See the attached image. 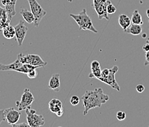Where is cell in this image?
Here are the masks:
<instances>
[{
	"mask_svg": "<svg viewBox=\"0 0 149 127\" xmlns=\"http://www.w3.org/2000/svg\"><path fill=\"white\" fill-rule=\"evenodd\" d=\"M84 107V115H86L90 110L96 107H100L102 104L109 99V96L105 94L103 89L95 88L93 90H88L81 98Z\"/></svg>",
	"mask_w": 149,
	"mask_h": 127,
	"instance_id": "1",
	"label": "cell"
},
{
	"mask_svg": "<svg viewBox=\"0 0 149 127\" xmlns=\"http://www.w3.org/2000/svg\"><path fill=\"white\" fill-rule=\"evenodd\" d=\"M70 16L78 24L80 30H89V31H92L94 33L98 32V31L94 27L93 24H92V19L88 16L86 9H83V10L81 12H80L79 14L74 15L71 13Z\"/></svg>",
	"mask_w": 149,
	"mask_h": 127,
	"instance_id": "2",
	"label": "cell"
},
{
	"mask_svg": "<svg viewBox=\"0 0 149 127\" xmlns=\"http://www.w3.org/2000/svg\"><path fill=\"white\" fill-rule=\"evenodd\" d=\"M27 115V124L30 127H39L44 126L45 124V119L42 115H38L33 109L27 107L25 110Z\"/></svg>",
	"mask_w": 149,
	"mask_h": 127,
	"instance_id": "3",
	"label": "cell"
},
{
	"mask_svg": "<svg viewBox=\"0 0 149 127\" xmlns=\"http://www.w3.org/2000/svg\"><path fill=\"white\" fill-rule=\"evenodd\" d=\"M27 2L30 5L31 12L33 13L34 18H35V20H34L33 22L34 26L36 27H38L41 21L46 16L47 12L41 8V6L36 0H27Z\"/></svg>",
	"mask_w": 149,
	"mask_h": 127,
	"instance_id": "4",
	"label": "cell"
},
{
	"mask_svg": "<svg viewBox=\"0 0 149 127\" xmlns=\"http://www.w3.org/2000/svg\"><path fill=\"white\" fill-rule=\"evenodd\" d=\"M34 100H35V98H34L33 93L30 92V89L26 88L24 89L22 96L21 97V100L19 101H16V107H18V110L19 111L25 110L27 107L31 106Z\"/></svg>",
	"mask_w": 149,
	"mask_h": 127,
	"instance_id": "5",
	"label": "cell"
},
{
	"mask_svg": "<svg viewBox=\"0 0 149 127\" xmlns=\"http://www.w3.org/2000/svg\"><path fill=\"white\" fill-rule=\"evenodd\" d=\"M118 69H119V68H118V66H113L111 68L109 69V74L107 77H99L97 79L101 81L102 82H104L106 85H109V86H111L114 89L117 90L118 91H120V88L119 85L118 84L115 79V74L118 71Z\"/></svg>",
	"mask_w": 149,
	"mask_h": 127,
	"instance_id": "6",
	"label": "cell"
},
{
	"mask_svg": "<svg viewBox=\"0 0 149 127\" xmlns=\"http://www.w3.org/2000/svg\"><path fill=\"white\" fill-rule=\"evenodd\" d=\"M15 31H16V38L17 41L19 46H22L24 41V38L26 37L28 29L24 24V21H20L17 25L15 26Z\"/></svg>",
	"mask_w": 149,
	"mask_h": 127,
	"instance_id": "7",
	"label": "cell"
},
{
	"mask_svg": "<svg viewBox=\"0 0 149 127\" xmlns=\"http://www.w3.org/2000/svg\"><path fill=\"white\" fill-rule=\"evenodd\" d=\"M21 117L20 111L15 110L13 107L6 109V115H5V121H7L9 125H14L17 124Z\"/></svg>",
	"mask_w": 149,
	"mask_h": 127,
	"instance_id": "8",
	"label": "cell"
},
{
	"mask_svg": "<svg viewBox=\"0 0 149 127\" xmlns=\"http://www.w3.org/2000/svg\"><path fill=\"white\" fill-rule=\"evenodd\" d=\"M17 0H2V5L8 14V19L11 21L12 19L16 16V5Z\"/></svg>",
	"mask_w": 149,
	"mask_h": 127,
	"instance_id": "9",
	"label": "cell"
},
{
	"mask_svg": "<svg viewBox=\"0 0 149 127\" xmlns=\"http://www.w3.org/2000/svg\"><path fill=\"white\" fill-rule=\"evenodd\" d=\"M26 63L33 65V66H40V67H44L47 64V63L45 62L41 59L39 55H27Z\"/></svg>",
	"mask_w": 149,
	"mask_h": 127,
	"instance_id": "10",
	"label": "cell"
},
{
	"mask_svg": "<svg viewBox=\"0 0 149 127\" xmlns=\"http://www.w3.org/2000/svg\"><path fill=\"white\" fill-rule=\"evenodd\" d=\"M107 5H108V0L106 1V3L93 7L100 20L103 19H106V20H109V18L108 16V13H107V9H106L107 8Z\"/></svg>",
	"mask_w": 149,
	"mask_h": 127,
	"instance_id": "11",
	"label": "cell"
},
{
	"mask_svg": "<svg viewBox=\"0 0 149 127\" xmlns=\"http://www.w3.org/2000/svg\"><path fill=\"white\" fill-rule=\"evenodd\" d=\"M49 89L54 90L55 92H58L60 90L61 82H60V74H54L52 76L49 81Z\"/></svg>",
	"mask_w": 149,
	"mask_h": 127,
	"instance_id": "12",
	"label": "cell"
},
{
	"mask_svg": "<svg viewBox=\"0 0 149 127\" xmlns=\"http://www.w3.org/2000/svg\"><path fill=\"white\" fill-rule=\"evenodd\" d=\"M10 21L8 19V14L5 8H2L0 6V31L5 28L7 26L10 25Z\"/></svg>",
	"mask_w": 149,
	"mask_h": 127,
	"instance_id": "13",
	"label": "cell"
},
{
	"mask_svg": "<svg viewBox=\"0 0 149 127\" xmlns=\"http://www.w3.org/2000/svg\"><path fill=\"white\" fill-rule=\"evenodd\" d=\"M22 63L19 61V59L16 60L13 63H10L9 65H4L0 63V71H15L16 69L19 68L21 66H22Z\"/></svg>",
	"mask_w": 149,
	"mask_h": 127,
	"instance_id": "14",
	"label": "cell"
},
{
	"mask_svg": "<svg viewBox=\"0 0 149 127\" xmlns=\"http://www.w3.org/2000/svg\"><path fill=\"white\" fill-rule=\"evenodd\" d=\"M49 108L52 113L56 114L57 113H58L60 110H61L63 109V106H62V103L61 101H59L58 99H53L49 101Z\"/></svg>",
	"mask_w": 149,
	"mask_h": 127,
	"instance_id": "15",
	"label": "cell"
},
{
	"mask_svg": "<svg viewBox=\"0 0 149 127\" xmlns=\"http://www.w3.org/2000/svg\"><path fill=\"white\" fill-rule=\"evenodd\" d=\"M142 31H143V28H142V26L140 24H133V23L128 28L124 30V32L125 33L132 34L134 35H140L142 33Z\"/></svg>",
	"mask_w": 149,
	"mask_h": 127,
	"instance_id": "16",
	"label": "cell"
},
{
	"mask_svg": "<svg viewBox=\"0 0 149 127\" xmlns=\"http://www.w3.org/2000/svg\"><path fill=\"white\" fill-rule=\"evenodd\" d=\"M3 36L7 39H13L16 36V31H15V27L13 26L8 25L2 29V30Z\"/></svg>",
	"mask_w": 149,
	"mask_h": 127,
	"instance_id": "17",
	"label": "cell"
},
{
	"mask_svg": "<svg viewBox=\"0 0 149 127\" xmlns=\"http://www.w3.org/2000/svg\"><path fill=\"white\" fill-rule=\"evenodd\" d=\"M118 21H119L120 26L123 29V30L128 28L132 24V20H131V19L129 16L125 14L120 15Z\"/></svg>",
	"mask_w": 149,
	"mask_h": 127,
	"instance_id": "18",
	"label": "cell"
},
{
	"mask_svg": "<svg viewBox=\"0 0 149 127\" xmlns=\"http://www.w3.org/2000/svg\"><path fill=\"white\" fill-rule=\"evenodd\" d=\"M20 13L21 15L22 16L24 20L27 23H28V24L33 23L34 20H35V18H34L33 14V13H32L31 11H29L25 9H22Z\"/></svg>",
	"mask_w": 149,
	"mask_h": 127,
	"instance_id": "19",
	"label": "cell"
},
{
	"mask_svg": "<svg viewBox=\"0 0 149 127\" xmlns=\"http://www.w3.org/2000/svg\"><path fill=\"white\" fill-rule=\"evenodd\" d=\"M39 68L41 67H40V66H33V65H30V64H27V63H25V64H23L22 66L19 68L16 69V71L27 74V73H28L30 71H31V70Z\"/></svg>",
	"mask_w": 149,
	"mask_h": 127,
	"instance_id": "20",
	"label": "cell"
},
{
	"mask_svg": "<svg viewBox=\"0 0 149 127\" xmlns=\"http://www.w3.org/2000/svg\"><path fill=\"white\" fill-rule=\"evenodd\" d=\"M132 23L136 24H140V25H143V18H142V16L140 15V13H139L138 10H135L132 13Z\"/></svg>",
	"mask_w": 149,
	"mask_h": 127,
	"instance_id": "21",
	"label": "cell"
},
{
	"mask_svg": "<svg viewBox=\"0 0 149 127\" xmlns=\"http://www.w3.org/2000/svg\"><path fill=\"white\" fill-rule=\"evenodd\" d=\"M101 72L102 69L100 68H98L97 69H95V70H92L91 73L89 74V78H95L98 79L99 77H101Z\"/></svg>",
	"mask_w": 149,
	"mask_h": 127,
	"instance_id": "22",
	"label": "cell"
},
{
	"mask_svg": "<svg viewBox=\"0 0 149 127\" xmlns=\"http://www.w3.org/2000/svg\"><path fill=\"white\" fill-rule=\"evenodd\" d=\"M106 9H107V13H108V14H113L117 10L115 7L111 4V2L109 1V0H108V5H107V8Z\"/></svg>",
	"mask_w": 149,
	"mask_h": 127,
	"instance_id": "23",
	"label": "cell"
},
{
	"mask_svg": "<svg viewBox=\"0 0 149 127\" xmlns=\"http://www.w3.org/2000/svg\"><path fill=\"white\" fill-rule=\"evenodd\" d=\"M116 117H117L118 120H119V121H123L126 118V115H125V113H124V112L118 111L117 114H116Z\"/></svg>",
	"mask_w": 149,
	"mask_h": 127,
	"instance_id": "24",
	"label": "cell"
},
{
	"mask_svg": "<svg viewBox=\"0 0 149 127\" xmlns=\"http://www.w3.org/2000/svg\"><path fill=\"white\" fill-rule=\"evenodd\" d=\"M80 102V99L78 98V96H73L70 99V103L72 106H76L78 105Z\"/></svg>",
	"mask_w": 149,
	"mask_h": 127,
	"instance_id": "25",
	"label": "cell"
},
{
	"mask_svg": "<svg viewBox=\"0 0 149 127\" xmlns=\"http://www.w3.org/2000/svg\"><path fill=\"white\" fill-rule=\"evenodd\" d=\"M27 75L30 79L36 78L37 75H38V73H37L36 69H34V70H31V71H30L28 73H27Z\"/></svg>",
	"mask_w": 149,
	"mask_h": 127,
	"instance_id": "26",
	"label": "cell"
},
{
	"mask_svg": "<svg viewBox=\"0 0 149 127\" xmlns=\"http://www.w3.org/2000/svg\"><path fill=\"white\" fill-rule=\"evenodd\" d=\"M5 115H6V109L0 110V125L2 121H5Z\"/></svg>",
	"mask_w": 149,
	"mask_h": 127,
	"instance_id": "27",
	"label": "cell"
},
{
	"mask_svg": "<svg viewBox=\"0 0 149 127\" xmlns=\"http://www.w3.org/2000/svg\"><path fill=\"white\" fill-rule=\"evenodd\" d=\"M98 68H100V63L97 60H94L91 63V70H95V69H97Z\"/></svg>",
	"mask_w": 149,
	"mask_h": 127,
	"instance_id": "28",
	"label": "cell"
},
{
	"mask_svg": "<svg viewBox=\"0 0 149 127\" xmlns=\"http://www.w3.org/2000/svg\"><path fill=\"white\" fill-rule=\"evenodd\" d=\"M107 0H93V4L92 6H96V5H101V4L106 3Z\"/></svg>",
	"mask_w": 149,
	"mask_h": 127,
	"instance_id": "29",
	"label": "cell"
},
{
	"mask_svg": "<svg viewBox=\"0 0 149 127\" xmlns=\"http://www.w3.org/2000/svg\"><path fill=\"white\" fill-rule=\"evenodd\" d=\"M109 74V68H104L102 70L101 72V77H106Z\"/></svg>",
	"mask_w": 149,
	"mask_h": 127,
	"instance_id": "30",
	"label": "cell"
},
{
	"mask_svg": "<svg viewBox=\"0 0 149 127\" xmlns=\"http://www.w3.org/2000/svg\"><path fill=\"white\" fill-rule=\"evenodd\" d=\"M136 91H137L138 93H143V91L145 90L144 85H136Z\"/></svg>",
	"mask_w": 149,
	"mask_h": 127,
	"instance_id": "31",
	"label": "cell"
},
{
	"mask_svg": "<svg viewBox=\"0 0 149 127\" xmlns=\"http://www.w3.org/2000/svg\"><path fill=\"white\" fill-rule=\"evenodd\" d=\"M145 57H146V60H145L144 66H148L149 65V51H148V52H146V55H145Z\"/></svg>",
	"mask_w": 149,
	"mask_h": 127,
	"instance_id": "32",
	"label": "cell"
},
{
	"mask_svg": "<svg viewBox=\"0 0 149 127\" xmlns=\"http://www.w3.org/2000/svg\"><path fill=\"white\" fill-rule=\"evenodd\" d=\"M13 127H20V126H29V124H26V123H22V124H16L12 126ZM30 127V126H29Z\"/></svg>",
	"mask_w": 149,
	"mask_h": 127,
	"instance_id": "33",
	"label": "cell"
},
{
	"mask_svg": "<svg viewBox=\"0 0 149 127\" xmlns=\"http://www.w3.org/2000/svg\"><path fill=\"white\" fill-rule=\"evenodd\" d=\"M143 50L146 52H148V51H149V43H148L146 42V43L145 44V45H143Z\"/></svg>",
	"mask_w": 149,
	"mask_h": 127,
	"instance_id": "34",
	"label": "cell"
},
{
	"mask_svg": "<svg viewBox=\"0 0 149 127\" xmlns=\"http://www.w3.org/2000/svg\"><path fill=\"white\" fill-rule=\"evenodd\" d=\"M63 109H62V110H60V111H59L58 113H56V115H57V116H58V117L62 116V115H63Z\"/></svg>",
	"mask_w": 149,
	"mask_h": 127,
	"instance_id": "35",
	"label": "cell"
},
{
	"mask_svg": "<svg viewBox=\"0 0 149 127\" xmlns=\"http://www.w3.org/2000/svg\"><path fill=\"white\" fill-rule=\"evenodd\" d=\"M146 15H147L148 17L149 18V9H148L147 10H146Z\"/></svg>",
	"mask_w": 149,
	"mask_h": 127,
	"instance_id": "36",
	"label": "cell"
},
{
	"mask_svg": "<svg viewBox=\"0 0 149 127\" xmlns=\"http://www.w3.org/2000/svg\"><path fill=\"white\" fill-rule=\"evenodd\" d=\"M147 37V35H146V34H143V38H146Z\"/></svg>",
	"mask_w": 149,
	"mask_h": 127,
	"instance_id": "37",
	"label": "cell"
},
{
	"mask_svg": "<svg viewBox=\"0 0 149 127\" xmlns=\"http://www.w3.org/2000/svg\"><path fill=\"white\" fill-rule=\"evenodd\" d=\"M67 1H68V2H72L73 0H67Z\"/></svg>",
	"mask_w": 149,
	"mask_h": 127,
	"instance_id": "38",
	"label": "cell"
},
{
	"mask_svg": "<svg viewBox=\"0 0 149 127\" xmlns=\"http://www.w3.org/2000/svg\"><path fill=\"white\" fill-rule=\"evenodd\" d=\"M146 42L148 43H149V38H148V39H147V41H146Z\"/></svg>",
	"mask_w": 149,
	"mask_h": 127,
	"instance_id": "39",
	"label": "cell"
},
{
	"mask_svg": "<svg viewBox=\"0 0 149 127\" xmlns=\"http://www.w3.org/2000/svg\"><path fill=\"white\" fill-rule=\"evenodd\" d=\"M148 22H149V21H148Z\"/></svg>",
	"mask_w": 149,
	"mask_h": 127,
	"instance_id": "40",
	"label": "cell"
}]
</instances>
